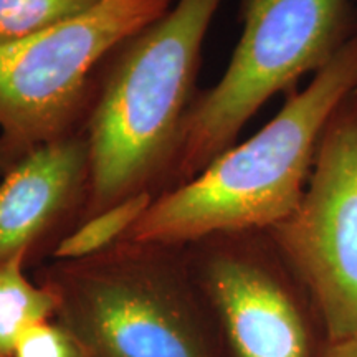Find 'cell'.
I'll return each mask as SVG.
<instances>
[{"label":"cell","instance_id":"6da1fadb","mask_svg":"<svg viewBox=\"0 0 357 357\" xmlns=\"http://www.w3.org/2000/svg\"><path fill=\"white\" fill-rule=\"evenodd\" d=\"M354 91L357 33L260 131L154 199L124 240L187 247L213 235L273 229L300 205L321 136Z\"/></svg>","mask_w":357,"mask_h":357},{"label":"cell","instance_id":"7a4b0ae2","mask_svg":"<svg viewBox=\"0 0 357 357\" xmlns=\"http://www.w3.org/2000/svg\"><path fill=\"white\" fill-rule=\"evenodd\" d=\"M222 0H176L124 45L89 121L84 218L147 189L171 166L200 52Z\"/></svg>","mask_w":357,"mask_h":357},{"label":"cell","instance_id":"3957f363","mask_svg":"<svg viewBox=\"0 0 357 357\" xmlns=\"http://www.w3.org/2000/svg\"><path fill=\"white\" fill-rule=\"evenodd\" d=\"M43 284L88 357H218L184 247L123 240L56 261Z\"/></svg>","mask_w":357,"mask_h":357},{"label":"cell","instance_id":"277c9868","mask_svg":"<svg viewBox=\"0 0 357 357\" xmlns=\"http://www.w3.org/2000/svg\"><path fill=\"white\" fill-rule=\"evenodd\" d=\"M240 17L242 37L225 73L182 126L169 166L178 184L230 149L270 98L318 73L357 33L352 0H240Z\"/></svg>","mask_w":357,"mask_h":357},{"label":"cell","instance_id":"5b68a950","mask_svg":"<svg viewBox=\"0 0 357 357\" xmlns=\"http://www.w3.org/2000/svg\"><path fill=\"white\" fill-rule=\"evenodd\" d=\"M218 357H326L333 339L266 230L184 247Z\"/></svg>","mask_w":357,"mask_h":357},{"label":"cell","instance_id":"8992f818","mask_svg":"<svg viewBox=\"0 0 357 357\" xmlns=\"http://www.w3.org/2000/svg\"><path fill=\"white\" fill-rule=\"evenodd\" d=\"M176 0H102L82 15L0 43V164L66 136L88 79L106 55Z\"/></svg>","mask_w":357,"mask_h":357},{"label":"cell","instance_id":"52a82bcc","mask_svg":"<svg viewBox=\"0 0 357 357\" xmlns=\"http://www.w3.org/2000/svg\"><path fill=\"white\" fill-rule=\"evenodd\" d=\"M303 281L333 341L357 334V91L321 136L300 205L266 230Z\"/></svg>","mask_w":357,"mask_h":357},{"label":"cell","instance_id":"ba28073f","mask_svg":"<svg viewBox=\"0 0 357 357\" xmlns=\"http://www.w3.org/2000/svg\"><path fill=\"white\" fill-rule=\"evenodd\" d=\"M88 167L86 139L68 134L37 146L8 167L0 182V263L30 252L68 207Z\"/></svg>","mask_w":357,"mask_h":357},{"label":"cell","instance_id":"9c48e42d","mask_svg":"<svg viewBox=\"0 0 357 357\" xmlns=\"http://www.w3.org/2000/svg\"><path fill=\"white\" fill-rule=\"evenodd\" d=\"M26 255L19 253L0 263V357H12L25 333L56 318L55 293L26 278Z\"/></svg>","mask_w":357,"mask_h":357},{"label":"cell","instance_id":"30bf717a","mask_svg":"<svg viewBox=\"0 0 357 357\" xmlns=\"http://www.w3.org/2000/svg\"><path fill=\"white\" fill-rule=\"evenodd\" d=\"M153 202L154 195L151 190H142L84 218L82 225L60 240L53 250V258L56 261H77L113 248L126 238Z\"/></svg>","mask_w":357,"mask_h":357},{"label":"cell","instance_id":"8fae6325","mask_svg":"<svg viewBox=\"0 0 357 357\" xmlns=\"http://www.w3.org/2000/svg\"><path fill=\"white\" fill-rule=\"evenodd\" d=\"M102 0H0V43L38 33L82 15Z\"/></svg>","mask_w":357,"mask_h":357},{"label":"cell","instance_id":"7c38bea8","mask_svg":"<svg viewBox=\"0 0 357 357\" xmlns=\"http://www.w3.org/2000/svg\"><path fill=\"white\" fill-rule=\"evenodd\" d=\"M12 357H88L78 339L60 321L52 319L25 333Z\"/></svg>","mask_w":357,"mask_h":357},{"label":"cell","instance_id":"4fadbf2b","mask_svg":"<svg viewBox=\"0 0 357 357\" xmlns=\"http://www.w3.org/2000/svg\"><path fill=\"white\" fill-rule=\"evenodd\" d=\"M326 357H357V334L333 341Z\"/></svg>","mask_w":357,"mask_h":357}]
</instances>
